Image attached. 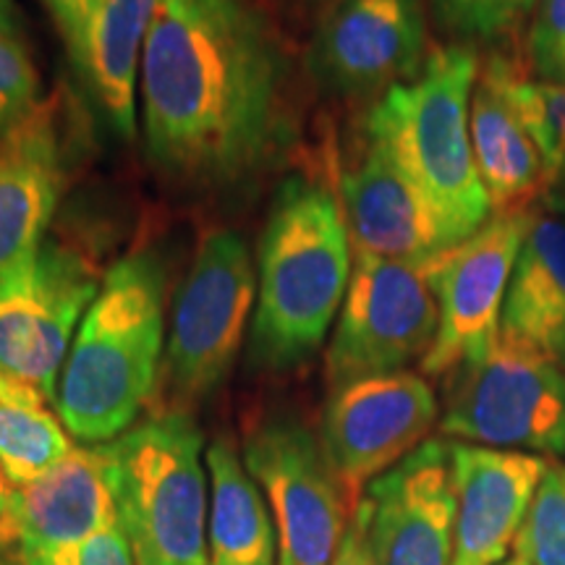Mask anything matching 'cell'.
<instances>
[{"mask_svg": "<svg viewBox=\"0 0 565 565\" xmlns=\"http://www.w3.org/2000/svg\"><path fill=\"white\" fill-rule=\"evenodd\" d=\"M498 565H529L526 561H524V557H521V555H511V557H505V561L503 563H498Z\"/></svg>", "mask_w": 565, "mask_h": 565, "instance_id": "8d00e7d4", "label": "cell"}, {"mask_svg": "<svg viewBox=\"0 0 565 565\" xmlns=\"http://www.w3.org/2000/svg\"><path fill=\"white\" fill-rule=\"evenodd\" d=\"M42 6L53 17L63 42H66L71 61L82 74L84 61H87L92 21L100 9V0H42Z\"/></svg>", "mask_w": 565, "mask_h": 565, "instance_id": "f1b7e54d", "label": "cell"}, {"mask_svg": "<svg viewBox=\"0 0 565 565\" xmlns=\"http://www.w3.org/2000/svg\"><path fill=\"white\" fill-rule=\"evenodd\" d=\"M0 34H17V38H21V13L13 0H0Z\"/></svg>", "mask_w": 565, "mask_h": 565, "instance_id": "d6a6232c", "label": "cell"}, {"mask_svg": "<svg viewBox=\"0 0 565 565\" xmlns=\"http://www.w3.org/2000/svg\"><path fill=\"white\" fill-rule=\"evenodd\" d=\"M207 471V565H278L273 515L231 437L221 435L212 440Z\"/></svg>", "mask_w": 565, "mask_h": 565, "instance_id": "7402d4cb", "label": "cell"}, {"mask_svg": "<svg viewBox=\"0 0 565 565\" xmlns=\"http://www.w3.org/2000/svg\"><path fill=\"white\" fill-rule=\"evenodd\" d=\"M445 380L440 433L519 454H565V370L498 335Z\"/></svg>", "mask_w": 565, "mask_h": 565, "instance_id": "52a82bcc", "label": "cell"}, {"mask_svg": "<svg viewBox=\"0 0 565 565\" xmlns=\"http://www.w3.org/2000/svg\"><path fill=\"white\" fill-rule=\"evenodd\" d=\"M0 565H30L24 553H21L19 542L11 536H0Z\"/></svg>", "mask_w": 565, "mask_h": 565, "instance_id": "836d02e7", "label": "cell"}, {"mask_svg": "<svg viewBox=\"0 0 565 565\" xmlns=\"http://www.w3.org/2000/svg\"><path fill=\"white\" fill-rule=\"evenodd\" d=\"M540 0H429L435 24L456 45L494 47L515 40Z\"/></svg>", "mask_w": 565, "mask_h": 565, "instance_id": "d4e9b609", "label": "cell"}, {"mask_svg": "<svg viewBox=\"0 0 565 565\" xmlns=\"http://www.w3.org/2000/svg\"><path fill=\"white\" fill-rule=\"evenodd\" d=\"M532 217V210L492 215L475 236L422 265L440 309L435 343L422 359L424 377H448L461 364L490 353Z\"/></svg>", "mask_w": 565, "mask_h": 565, "instance_id": "8fae6325", "label": "cell"}, {"mask_svg": "<svg viewBox=\"0 0 565 565\" xmlns=\"http://www.w3.org/2000/svg\"><path fill=\"white\" fill-rule=\"evenodd\" d=\"M338 196L356 252L422 265L450 249L424 196L366 134L338 175Z\"/></svg>", "mask_w": 565, "mask_h": 565, "instance_id": "2e32d148", "label": "cell"}, {"mask_svg": "<svg viewBox=\"0 0 565 565\" xmlns=\"http://www.w3.org/2000/svg\"><path fill=\"white\" fill-rule=\"evenodd\" d=\"M303 6H317V9H330V6L335 3V0H301Z\"/></svg>", "mask_w": 565, "mask_h": 565, "instance_id": "d590c367", "label": "cell"}, {"mask_svg": "<svg viewBox=\"0 0 565 565\" xmlns=\"http://www.w3.org/2000/svg\"><path fill=\"white\" fill-rule=\"evenodd\" d=\"M74 565H137V557L121 524H113L84 542Z\"/></svg>", "mask_w": 565, "mask_h": 565, "instance_id": "f546056e", "label": "cell"}, {"mask_svg": "<svg viewBox=\"0 0 565 565\" xmlns=\"http://www.w3.org/2000/svg\"><path fill=\"white\" fill-rule=\"evenodd\" d=\"M244 466L270 503L278 565H330L353 505L312 429L270 416L244 440Z\"/></svg>", "mask_w": 565, "mask_h": 565, "instance_id": "9c48e42d", "label": "cell"}, {"mask_svg": "<svg viewBox=\"0 0 565 565\" xmlns=\"http://www.w3.org/2000/svg\"><path fill=\"white\" fill-rule=\"evenodd\" d=\"M545 204H547L550 212H555V215H561L565 221V179L550 189L547 196H545Z\"/></svg>", "mask_w": 565, "mask_h": 565, "instance_id": "e575fe53", "label": "cell"}, {"mask_svg": "<svg viewBox=\"0 0 565 565\" xmlns=\"http://www.w3.org/2000/svg\"><path fill=\"white\" fill-rule=\"evenodd\" d=\"M503 89L511 108L545 162L550 189L565 179V84L536 79L526 55L492 51L479 63Z\"/></svg>", "mask_w": 565, "mask_h": 565, "instance_id": "cb8c5ba5", "label": "cell"}, {"mask_svg": "<svg viewBox=\"0 0 565 565\" xmlns=\"http://www.w3.org/2000/svg\"><path fill=\"white\" fill-rule=\"evenodd\" d=\"M479 63L469 45L429 47L419 74L383 92L364 116V134L414 183L450 246L475 236L492 217L469 131Z\"/></svg>", "mask_w": 565, "mask_h": 565, "instance_id": "277c9868", "label": "cell"}, {"mask_svg": "<svg viewBox=\"0 0 565 565\" xmlns=\"http://www.w3.org/2000/svg\"><path fill=\"white\" fill-rule=\"evenodd\" d=\"M427 53L422 0H335L309 40L307 71L333 97H380L414 79Z\"/></svg>", "mask_w": 565, "mask_h": 565, "instance_id": "4fadbf2b", "label": "cell"}, {"mask_svg": "<svg viewBox=\"0 0 565 565\" xmlns=\"http://www.w3.org/2000/svg\"><path fill=\"white\" fill-rule=\"evenodd\" d=\"M330 565H374L370 547H366L364 542L362 524L356 521V515H351L349 529H345L341 540V547H338V553L333 561H330Z\"/></svg>", "mask_w": 565, "mask_h": 565, "instance_id": "4dcf8cb0", "label": "cell"}, {"mask_svg": "<svg viewBox=\"0 0 565 565\" xmlns=\"http://www.w3.org/2000/svg\"><path fill=\"white\" fill-rule=\"evenodd\" d=\"M351 270L341 196L301 173L280 181L259 238L249 362L273 372L307 362L341 312Z\"/></svg>", "mask_w": 565, "mask_h": 565, "instance_id": "7a4b0ae2", "label": "cell"}, {"mask_svg": "<svg viewBox=\"0 0 565 565\" xmlns=\"http://www.w3.org/2000/svg\"><path fill=\"white\" fill-rule=\"evenodd\" d=\"M526 63L542 82L565 84V0H540L526 34Z\"/></svg>", "mask_w": 565, "mask_h": 565, "instance_id": "83f0119b", "label": "cell"}, {"mask_svg": "<svg viewBox=\"0 0 565 565\" xmlns=\"http://www.w3.org/2000/svg\"><path fill=\"white\" fill-rule=\"evenodd\" d=\"M63 189V145L51 105L0 137V275L45 242Z\"/></svg>", "mask_w": 565, "mask_h": 565, "instance_id": "ac0fdd59", "label": "cell"}, {"mask_svg": "<svg viewBox=\"0 0 565 565\" xmlns=\"http://www.w3.org/2000/svg\"><path fill=\"white\" fill-rule=\"evenodd\" d=\"M40 76L30 47L17 34H0V137L40 105Z\"/></svg>", "mask_w": 565, "mask_h": 565, "instance_id": "4316f807", "label": "cell"}, {"mask_svg": "<svg viewBox=\"0 0 565 565\" xmlns=\"http://www.w3.org/2000/svg\"><path fill=\"white\" fill-rule=\"evenodd\" d=\"M100 282L82 252L42 242L26 263L0 275V372L38 385L55 404V387Z\"/></svg>", "mask_w": 565, "mask_h": 565, "instance_id": "30bf717a", "label": "cell"}, {"mask_svg": "<svg viewBox=\"0 0 565 565\" xmlns=\"http://www.w3.org/2000/svg\"><path fill=\"white\" fill-rule=\"evenodd\" d=\"M166 338V265L152 252L118 259L100 280L63 362L55 408L82 443H110L152 401Z\"/></svg>", "mask_w": 565, "mask_h": 565, "instance_id": "3957f363", "label": "cell"}, {"mask_svg": "<svg viewBox=\"0 0 565 565\" xmlns=\"http://www.w3.org/2000/svg\"><path fill=\"white\" fill-rule=\"evenodd\" d=\"M374 565H454L450 443L427 440L366 484L353 508Z\"/></svg>", "mask_w": 565, "mask_h": 565, "instance_id": "5bb4252c", "label": "cell"}, {"mask_svg": "<svg viewBox=\"0 0 565 565\" xmlns=\"http://www.w3.org/2000/svg\"><path fill=\"white\" fill-rule=\"evenodd\" d=\"M74 445L38 385L0 372V466L13 487L55 469Z\"/></svg>", "mask_w": 565, "mask_h": 565, "instance_id": "603a6c76", "label": "cell"}, {"mask_svg": "<svg viewBox=\"0 0 565 565\" xmlns=\"http://www.w3.org/2000/svg\"><path fill=\"white\" fill-rule=\"evenodd\" d=\"M257 303V263L244 233L212 231L196 249L173 303L162 380L171 406L186 412L221 387L242 353Z\"/></svg>", "mask_w": 565, "mask_h": 565, "instance_id": "8992f818", "label": "cell"}, {"mask_svg": "<svg viewBox=\"0 0 565 565\" xmlns=\"http://www.w3.org/2000/svg\"><path fill=\"white\" fill-rule=\"evenodd\" d=\"M500 338L565 370V221L534 215L508 282Z\"/></svg>", "mask_w": 565, "mask_h": 565, "instance_id": "d6986e66", "label": "cell"}, {"mask_svg": "<svg viewBox=\"0 0 565 565\" xmlns=\"http://www.w3.org/2000/svg\"><path fill=\"white\" fill-rule=\"evenodd\" d=\"M11 524L30 565H74L92 534L118 524L97 450L74 448L47 475L17 487Z\"/></svg>", "mask_w": 565, "mask_h": 565, "instance_id": "e0dca14e", "label": "cell"}, {"mask_svg": "<svg viewBox=\"0 0 565 565\" xmlns=\"http://www.w3.org/2000/svg\"><path fill=\"white\" fill-rule=\"evenodd\" d=\"M204 437L192 414L154 412L97 445L137 565H207Z\"/></svg>", "mask_w": 565, "mask_h": 565, "instance_id": "5b68a950", "label": "cell"}, {"mask_svg": "<svg viewBox=\"0 0 565 565\" xmlns=\"http://www.w3.org/2000/svg\"><path fill=\"white\" fill-rule=\"evenodd\" d=\"M422 265L356 252L349 291L324 353L330 391L353 380L404 372L427 356L440 309Z\"/></svg>", "mask_w": 565, "mask_h": 565, "instance_id": "ba28073f", "label": "cell"}, {"mask_svg": "<svg viewBox=\"0 0 565 565\" xmlns=\"http://www.w3.org/2000/svg\"><path fill=\"white\" fill-rule=\"evenodd\" d=\"M440 422V404L424 374L393 372L353 380L330 393L320 443L356 508L366 484L391 471Z\"/></svg>", "mask_w": 565, "mask_h": 565, "instance_id": "7c38bea8", "label": "cell"}, {"mask_svg": "<svg viewBox=\"0 0 565 565\" xmlns=\"http://www.w3.org/2000/svg\"><path fill=\"white\" fill-rule=\"evenodd\" d=\"M469 131L477 171L490 196L492 215L526 212L550 181L545 162L503 95V89L479 68L469 105Z\"/></svg>", "mask_w": 565, "mask_h": 565, "instance_id": "ffe728a7", "label": "cell"}, {"mask_svg": "<svg viewBox=\"0 0 565 565\" xmlns=\"http://www.w3.org/2000/svg\"><path fill=\"white\" fill-rule=\"evenodd\" d=\"M13 498H17V487L11 484V479L6 477L3 466H0V536H11V540H17V532H13V524H11Z\"/></svg>", "mask_w": 565, "mask_h": 565, "instance_id": "1f68e13d", "label": "cell"}, {"mask_svg": "<svg viewBox=\"0 0 565 565\" xmlns=\"http://www.w3.org/2000/svg\"><path fill=\"white\" fill-rule=\"evenodd\" d=\"M162 0H100L82 76L124 139L137 137V82L147 34Z\"/></svg>", "mask_w": 565, "mask_h": 565, "instance_id": "44dd1931", "label": "cell"}, {"mask_svg": "<svg viewBox=\"0 0 565 565\" xmlns=\"http://www.w3.org/2000/svg\"><path fill=\"white\" fill-rule=\"evenodd\" d=\"M288 58L252 0H162L139 71L152 168L186 189L246 183L288 139Z\"/></svg>", "mask_w": 565, "mask_h": 565, "instance_id": "6da1fadb", "label": "cell"}, {"mask_svg": "<svg viewBox=\"0 0 565 565\" xmlns=\"http://www.w3.org/2000/svg\"><path fill=\"white\" fill-rule=\"evenodd\" d=\"M515 555L529 565H565V466L547 461L545 477L536 487L521 532Z\"/></svg>", "mask_w": 565, "mask_h": 565, "instance_id": "484cf974", "label": "cell"}, {"mask_svg": "<svg viewBox=\"0 0 565 565\" xmlns=\"http://www.w3.org/2000/svg\"><path fill=\"white\" fill-rule=\"evenodd\" d=\"M456 487L454 565H498L515 545L547 461L534 454L450 443Z\"/></svg>", "mask_w": 565, "mask_h": 565, "instance_id": "9a60e30c", "label": "cell"}]
</instances>
